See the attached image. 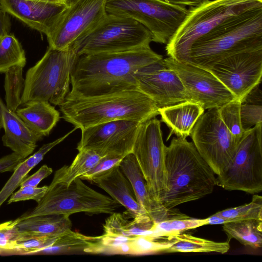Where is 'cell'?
Here are the masks:
<instances>
[{
	"label": "cell",
	"mask_w": 262,
	"mask_h": 262,
	"mask_svg": "<svg viewBox=\"0 0 262 262\" xmlns=\"http://www.w3.org/2000/svg\"><path fill=\"white\" fill-rule=\"evenodd\" d=\"M163 59L149 47L78 55L71 74L72 94L93 97L138 90L134 73Z\"/></svg>",
	"instance_id": "1"
},
{
	"label": "cell",
	"mask_w": 262,
	"mask_h": 262,
	"mask_svg": "<svg viewBox=\"0 0 262 262\" xmlns=\"http://www.w3.org/2000/svg\"><path fill=\"white\" fill-rule=\"evenodd\" d=\"M165 187L160 197L166 209L199 200L217 185L215 174L192 142L173 138L165 152Z\"/></svg>",
	"instance_id": "2"
},
{
	"label": "cell",
	"mask_w": 262,
	"mask_h": 262,
	"mask_svg": "<svg viewBox=\"0 0 262 262\" xmlns=\"http://www.w3.org/2000/svg\"><path fill=\"white\" fill-rule=\"evenodd\" d=\"M59 107L61 118L80 129L119 120L143 123L159 115L156 103L138 90L93 97L69 93Z\"/></svg>",
	"instance_id": "3"
},
{
	"label": "cell",
	"mask_w": 262,
	"mask_h": 262,
	"mask_svg": "<svg viewBox=\"0 0 262 262\" xmlns=\"http://www.w3.org/2000/svg\"><path fill=\"white\" fill-rule=\"evenodd\" d=\"M262 49V7L249 11L195 42L188 62L207 69L220 59Z\"/></svg>",
	"instance_id": "4"
},
{
	"label": "cell",
	"mask_w": 262,
	"mask_h": 262,
	"mask_svg": "<svg viewBox=\"0 0 262 262\" xmlns=\"http://www.w3.org/2000/svg\"><path fill=\"white\" fill-rule=\"evenodd\" d=\"M262 7V0H208L190 7L186 18L166 44L168 57L188 62L192 45L225 24L253 9Z\"/></svg>",
	"instance_id": "5"
},
{
	"label": "cell",
	"mask_w": 262,
	"mask_h": 262,
	"mask_svg": "<svg viewBox=\"0 0 262 262\" xmlns=\"http://www.w3.org/2000/svg\"><path fill=\"white\" fill-rule=\"evenodd\" d=\"M78 56L71 47L57 50L49 46L26 72L21 105L35 100L61 104L70 92L71 71Z\"/></svg>",
	"instance_id": "6"
},
{
	"label": "cell",
	"mask_w": 262,
	"mask_h": 262,
	"mask_svg": "<svg viewBox=\"0 0 262 262\" xmlns=\"http://www.w3.org/2000/svg\"><path fill=\"white\" fill-rule=\"evenodd\" d=\"M150 32L130 18L107 13L71 46L78 55L118 52L150 46Z\"/></svg>",
	"instance_id": "7"
},
{
	"label": "cell",
	"mask_w": 262,
	"mask_h": 262,
	"mask_svg": "<svg viewBox=\"0 0 262 262\" xmlns=\"http://www.w3.org/2000/svg\"><path fill=\"white\" fill-rule=\"evenodd\" d=\"M37 204L33 210L18 219L20 221L51 214L71 215L79 212L111 214L121 205L111 197L86 185L80 178H77L69 185L50 184L46 194Z\"/></svg>",
	"instance_id": "8"
},
{
	"label": "cell",
	"mask_w": 262,
	"mask_h": 262,
	"mask_svg": "<svg viewBox=\"0 0 262 262\" xmlns=\"http://www.w3.org/2000/svg\"><path fill=\"white\" fill-rule=\"evenodd\" d=\"M107 13L130 18L150 33L152 41L166 44L186 18L188 9L160 0H106Z\"/></svg>",
	"instance_id": "9"
},
{
	"label": "cell",
	"mask_w": 262,
	"mask_h": 262,
	"mask_svg": "<svg viewBox=\"0 0 262 262\" xmlns=\"http://www.w3.org/2000/svg\"><path fill=\"white\" fill-rule=\"evenodd\" d=\"M217 176V185L225 190L262 191V123L244 131L233 159Z\"/></svg>",
	"instance_id": "10"
},
{
	"label": "cell",
	"mask_w": 262,
	"mask_h": 262,
	"mask_svg": "<svg viewBox=\"0 0 262 262\" xmlns=\"http://www.w3.org/2000/svg\"><path fill=\"white\" fill-rule=\"evenodd\" d=\"M190 136L197 150L217 176L233 159L239 141L224 124L217 108L208 110L200 117Z\"/></svg>",
	"instance_id": "11"
},
{
	"label": "cell",
	"mask_w": 262,
	"mask_h": 262,
	"mask_svg": "<svg viewBox=\"0 0 262 262\" xmlns=\"http://www.w3.org/2000/svg\"><path fill=\"white\" fill-rule=\"evenodd\" d=\"M165 147L159 119L154 117L140 124L132 152L150 195L160 204V197L165 187Z\"/></svg>",
	"instance_id": "12"
},
{
	"label": "cell",
	"mask_w": 262,
	"mask_h": 262,
	"mask_svg": "<svg viewBox=\"0 0 262 262\" xmlns=\"http://www.w3.org/2000/svg\"><path fill=\"white\" fill-rule=\"evenodd\" d=\"M106 0H72L46 35L49 46L66 49L94 28L107 14Z\"/></svg>",
	"instance_id": "13"
},
{
	"label": "cell",
	"mask_w": 262,
	"mask_h": 262,
	"mask_svg": "<svg viewBox=\"0 0 262 262\" xmlns=\"http://www.w3.org/2000/svg\"><path fill=\"white\" fill-rule=\"evenodd\" d=\"M163 61L178 75L191 100L201 104L204 110L218 108L236 99L209 70L170 57Z\"/></svg>",
	"instance_id": "14"
},
{
	"label": "cell",
	"mask_w": 262,
	"mask_h": 262,
	"mask_svg": "<svg viewBox=\"0 0 262 262\" xmlns=\"http://www.w3.org/2000/svg\"><path fill=\"white\" fill-rule=\"evenodd\" d=\"M206 69L209 70L235 96L243 101L262 76V49L224 57Z\"/></svg>",
	"instance_id": "15"
},
{
	"label": "cell",
	"mask_w": 262,
	"mask_h": 262,
	"mask_svg": "<svg viewBox=\"0 0 262 262\" xmlns=\"http://www.w3.org/2000/svg\"><path fill=\"white\" fill-rule=\"evenodd\" d=\"M141 123L119 120L92 126L81 130L77 149L93 150L102 157H124L132 152Z\"/></svg>",
	"instance_id": "16"
},
{
	"label": "cell",
	"mask_w": 262,
	"mask_h": 262,
	"mask_svg": "<svg viewBox=\"0 0 262 262\" xmlns=\"http://www.w3.org/2000/svg\"><path fill=\"white\" fill-rule=\"evenodd\" d=\"M134 76L138 90L159 108L191 100L179 77L163 58L139 69Z\"/></svg>",
	"instance_id": "17"
},
{
	"label": "cell",
	"mask_w": 262,
	"mask_h": 262,
	"mask_svg": "<svg viewBox=\"0 0 262 262\" xmlns=\"http://www.w3.org/2000/svg\"><path fill=\"white\" fill-rule=\"evenodd\" d=\"M68 4L35 0H0V5L9 15L46 35Z\"/></svg>",
	"instance_id": "18"
},
{
	"label": "cell",
	"mask_w": 262,
	"mask_h": 262,
	"mask_svg": "<svg viewBox=\"0 0 262 262\" xmlns=\"http://www.w3.org/2000/svg\"><path fill=\"white\" fill-rule=\"evenodd\" d=\"M119 166L129 181L138 203L154 223L176 217L181 214L173 209H167L156 202L150 195L146 181L134 155L130 152L124 156Z\"/></svg>",
	"instance_id": "19"
},
{
	"label": "cell",
	"mask_w": 262,
	"mask_h": 262,
	"mask_svg": "<svg viewBox=\"0 0 262 262\" xmlns=\"http://www.w3.org/2000/svg\"><path fill=\"white\" fill-rule=\"evenodd\" d=\"M0 122L5 134L4 146L25 159L33 153L43 138L34 134L14 112L8 108L0 97Z\"/></svg>",
	"instance_id": "20"
},
{
	"label": "cell",
	"mask_w": 262,
	"mask_h": 262,
	"mask_svg": "<svg viewBox=\"0 0 262 262\" xmlns=\"http://www.w3.org/2000/svg\"><path fill=\"white\" fill-rule=\"evenodd\" d=\"M90 182L106 192L126 208V214L137 220L150 217L138 203L133 188L119 165L93 178Z\"/></svg>",
	"instance_id": "21"
},
{
	"label": "cell",
	"mask_w": 262,
	"mask_h": 262,
	"mask_svg": "<svg viewBox=\"0 0 262 262\" xmlns=\"http://www.w3.org/2000/svg\"><path fill=\"white\" fill-rule=\"evenodd\" d=\"M204 111L201 104L192 100L158 109L161 121L168 127L171 133L177 137L184 138L190 136L196 122Z\"/></svg>",
	"instance_id": "22"
},
{
	"label": "cell",
	"mask_w": 262,
	"mask_h": 262,
	"mask_svg": "<svg viewBox=\"0 0 262 262\" xmlns=\"http://www.w3.org/2000/svg\"><path fill=\"white\" fill-rule=\"evenodd\" d=\"M15 113L36 135L48 136L59 121L60 113L47 101L35 100L22 104Z\"/></svg>",
	"instance_id": "23"
},
{
	"label": "cell",
	"mask_w": 262,
	"mask_h": 262,
	"mask_svg": "<svg viewBox=\"0 0 262 262\" xmlns=\"http://www.w3.org/2000/svg\"><path fill=\"white\" fill-rule=\"evenodd\" d=\"M68 214H45L26 218L16 224L25 234L58 237L71 230L72 223Z\"/></svg>",
	"instance_id": "24"
},
{
	"label": "cell",
	"mask_w": 262,
	"mask_h": 262,
	"mask_svg": "<svg viewBox=\"0 0 262 262\" xmlns=\"http://www.w3.org/2000/svg\"><path fill=\"white\" fill-rule=\"evenodd\" d=\"M77 129L78 128L75 127L63 136L52 142L43 144L38 151L23 160L16 166L13 174L0 191V207L20 186L21 183L27 177L29 172L43 159L46 154Z\"/></svg>",
	"instance_id": "25"
},
{
	"label": "cell",
	"mask_w": 262,
	"mask_h": 262,
	"mask_svg": "<svg viewBox=\"0 0 262 262\" xmlns=\"http://www.w3.org/2000/svg\"><path fill=\"white\" fill-rule=\"evenodd\" d=\"M172 241V245L164 253L175 252H214L221 254L227 253L230 249V239L224 242L194 236L183 232L175 234L167 238Z\"/></svg>",
	"instance_id": "26"
},
{
	"label": "cell",
	"mask_w": 262,
	"mask_h": 262,
	"mask_svg": "<svg viewBox=\"0 0 262 262\" xmlns=\"http://www.w3.org/2000/svg\"><path fill=\"white\" fill-rule=\"evenodd\" d=\"M99 237L87 236L71 229L58 237L51 246L40 252L54 254L93 253Z\"/></svg>",
	"instance_id": "27"
},
{
	"label": "cell",
	"mask_w": 262,
	"mask_h": 262,
	"mask_svg": "<svg viewBox=\"0 0 262 262\" xmlns=\"http://www.w3.org/2000/svg\"><path fill=\"white\" fill-rule=\"evenodd\" d=\"M70 165H64L55 173L51 184L63 183L69 185L77 178H79L94 167L103 157L95 151L82 148Z\"/></svg>",
	"instance_id": "28"
},
{
	"label": "cell",
	"mask_w": 262,
	"mask_h": 262,
	"mask_svg": "<svg viewBox=\"0 0 262 262\" xmlns=\"http://www.w3.org/2000/svg\"><path fill=\"white\" fill-rule=\"evenodd\" d=\"M223 229L228 239L234 238L254 249L262 246V220L250 219L225 223Z\"/></svg>",
	"instance_id": "29"
},
{
	"label": "cell",
	"mask_w": 262,
	"mask_h": 262,
	"mask_svg": "<svg viewBox=\"0 0 262 262\" xmlns=\"http://www.w3.org/2000/svg\"><path fill=\"white\" fill-rule=\"evenodd\" d=\"M207 225L206 219L191 218L185 214L154 223L152 230L157 238L167 239L171 235Z\"/></svg>",
	"instance_id": "30"
},
{
	"label": "cell",
	"mask_w": 262,
	"mask_h": 262,
	"mask_svg": "<svg viewBox=\"0 0 262 262\" xmlns=\"http://www.w3.org/2000/svg\"><path fill=\"white\" fill-rule=\"evenodd\" d=\"M26 63L25 52L13 34L0 37V73H5L14 66L24 67Z\"/></svg>",
	"instance_id": "31"
},
{
	"label": "cell",
	"mask_w": 262,
	"mask_h": 262,
	"mask_svg": "<svg viewBox=\"0 0 262 262\" xmlns=\"http://www.w3.org/2000/svg\"><path fill=\"white\" fill-rule=\"evenodd\" d=\"M23 68L20 66H14L5 73L6 105L14 112L21 105V98L25 85V79L23 75Z\"/></svg>",
	"instance_id": "32"
},
{
	"label": "cell",
	"mask_w": 262,
	"mask_h": 262,
	"mask_svg": "<svg viewBox=\"0 0 262 262\" xmlns=\"http://www.w3.org/2000/svg\"><path fill=\"white\" fill-rule=\"evenodd\" d=\"M215 214L226 219L227 223L250 219L262 220V196L254 194L251 202Z\"/></svg>",
	"instance_id": "33"
},
{
	"label": "cell",
	"mask_w": 262,
	"mask_h": 262,
	"mask_svg": "<svg viewBox=\"0 0 262 262\" xmlns=\"http://www.w3.org/2000/svg\"><path fill=\"white\" fill-rule=\"evenodd\" d=\"M151 235H138L129 242L130 255H147L164 253L172 241L161 240Z\"/></svg>",
	"instance_id": "34"
},
{
	"label": "cell",
	"mask_w": 262,
	"mask_h": 262,
	"mask_svg": "<svg viewBox=\"0 0 262 262\" xmlns=\"http://www.w3.org/2000/svg\"><path fill=\"white\" fill-rule=\"evenodd\" d=\"M241 103L240 100L235 99L217 108L222 121L238 141L244 132L240 116Z\"/></svg>",
	"instance_id": "35"
},
{
	"label": "cell",
	"mask_w": 262,
	"mask_h": 262,
	"mask_svg": "<svg viewBox=\"0 0 262 262\" xmlns=\"http://www.w3.org/2000/svg\"><path fill=\"white\" fill-rule=\"evenodd\" d=\"M18 218L0 224V249L15 250L17 243L24 239L27 234L20 232L16 227Z\"/></svg>",
	"instance_id": "36"
},
{
	"label": "cell",
	"mask_w": 262,
	"mask_h": 262,
	"mask_svg": "<svg viewBox=\"0 0 262 262\" xmlns=\"http://www.w3.org/2000/svg\"><path fill=\"white\" fill-rule=\"evenodd\" d=\"M240 116L244 131L262 123V103L242 102Z\"/></svg>",
	"instance_id": "37"
},
{
	"label": "cell",
	"mask_w": 262,
	"mask_h": 262,
	"mask_svg": "<svg viewBox=\"0 0 262 262\" xmlns=\"http://www.w3.org/2000/svg\"><path fill=\"white\" fill-rule=\"evenodd\" d=\"M57 237L27 234L23 240L19 241L16 249L24 253L39 252L51 246Z\"/></svg>",
	"instance_id": "38"
},
{
	"label": "cell",
	"mask_w": 262,
	"mask_h": 262,
	"mask_svg": "<svg viewBox=\"0 0 262 262\" xmlns=\"http://www.w3.org/2000/svg\"><path fill=\"white\" fill-rule=\"evenodd\" d=\"M129 223L126 216L119 213L111 214L103 226L104 234L126 236Z\"/></svg>",
	"instance_id": "39"
},
{
	"label": "cell",
	"mask_w": 262,
	"mask_h": 262,
	"mask_svg": "<svg viewBox=\"0 0 262 262\" xmlns=\"http://www.w3.org/2000/svg\"><path fill=\"white\" fill-rule=\"evenodd\" d=\"M48 186L37 187L26 186L13 193L8 201V204L18 201L33 200L38 203L46 194Z\"/></svg>",
	"instance_id": "40"
},
{
	"label": "cell",
	"mask_w": 262,
	"mask_h": 262,
	"mask_svg": "<svg viewBox=\"0 0 262 262\" xmlns=\"http://www.w3.org/2000/svg\"><path fill=\"white\" fill-rule=\"evenodd\" d=\"M123 158L103 157L94 167L79 178L82 180L91 181L93 178L101 175L114 166L119 165Z\"/></svg>",
	"instance_id": "41"
},
{
	"label": "cell",
	"mask_w": 262,
	"mask_h": 262,
	"mask_svg": "<svg viewBox=\"0 0 262 262\" xmlns=\"http://www.w3.org/2000/svg\"><path fill=\"white\" fill-rule=\"evenodd\" d=\"M53 172L51 168L47 165H42L35 173L27 177L20 184V187L26 186L36 187L45 178L50 176Z\"/></svg>",
	"instance_id": "42"
},
{
	"label": "cell",
	"mask_w": 262,
	"mask_h": 262,
	"mask_svg": "<svg viewBox=\"0 0 262 262\" xmlns=\"http://www.w3.org/2000/svg\"><path fill=\"white\" fill-rule=\"evenodd\" d=\"M24 160L14 152L2 157L0 159V172L14 171L16 166Z\"/></svg>",
	"instance_id": "43"
},
{
	"label": "cell",
	"mask_w": 262,
	"mask_h": 262,
	"mask_svg": "<svg viewBox=\"0 0 262 262\" xmlns=\"http://www.w3.org/2000/svg\"><path fill=\"white\" fill-rule=\"evenodd\" d=\"M11 26V23L9 14L0 5V37L9 34Z\"/></svg>",
	"instance_id": "44"
},
{
	"label": "cell",
	"mask_w": 262,
	"mask_h": 262,
	"mask_svg": "<svg viewBox=\"0 0 262 262\" xmlns=\"http://www.w3.org/2000/svg\"><path fill=\"white\" fill-rule=\"evenodd\" d=\"M162 2L182 7H197L206 3L208 0H160Z\"/></svg>",
	"instance_id": "45"
},
{
	"label": "cell",
	"mask_w": 262,
	"mask_h": 262,
	"mask_svg": "<svg viewBox=\"0 0 262 262\" xmlns=\"http://www.w3.org/2000/svg\"><path fill=\"white\" fill-rule=\"evenodd\" d=\"M38 1L56 3H68L69 0H35Z\"/></svg>",
	"instance_id": "46"
},
{
	"label": "cell",
	"mask_w": 262,
	"mask_h": 262,
	"mask_svg": "<svg viewBox=\"0 0 262 262\" xmlns=\"http://www.w3.org/2000/svg\"><path fill=\"white\" fill-rule=\"evenodd\" d=\"M3 128L2 123L0 122V130Z\"/></svg>",
	"instance_id": "47"
},
{
	"label": "cell",
	"mask_w": 262,
	"mask_h": 262,
	"mask_svg": "<svg viewBox=\"0 0 262 262\" xmlns=\"http://www.w3.org/2000/svg\"><path fill=\"white\" fill-rule=\"evenodd\" d=\"M72 1V0H69V1ZM69 1H68V2H69Z\"/></svg>",
	"instance_id": "48"
}]
</instances>
